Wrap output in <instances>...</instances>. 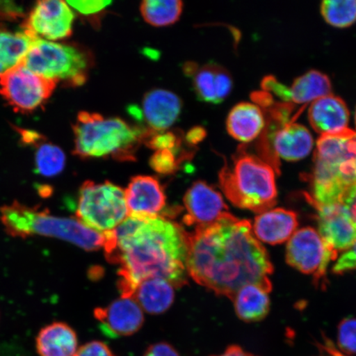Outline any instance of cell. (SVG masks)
<instances>
[{
  "label": "cell",
  "instance_id": "obj_4",
  "mask_svg": "<svg viewBox=\"0 0 356 356\" xmlns=\"http://www.w3.org/2000/svg\"><path fill=\"white\" fill-rule=\"evenodd\" d=\"M0 222L12 238L38 235L59 238L87 251L99 250L105 243L104 234L88 228L77 218L51 216L47 209L31 207L17 200L0 207Z\"/></svg>",
  "mask_w": 356,
  "mask_h": 356
},
{
  "label": "cell",
  "instance_id": "obj_24",
  "mask_svg": "<svg viewBox=\"0 0 356 356\" xmlns=\"http://www.w3.org/2000/svg\"><path fill=\"white\" fill-rule=\"evenodd\" d=\"M332 86L327 74L312 70L297 78L289 87L291 104H307L325 96L332 95Z\"/></svg>",
  "mask_w": 356,
  "mask_h": 356
},
{
  "label": "cell",
  "instance_id": "obj_32",
  "mask_svg": "<svg viewBox=\"0 0 356 356\" xmlns=\"http://www.w3.org/2000/svg\"><path fill=\"white\" fill-rule=\"evenodd\" d=\"M71 8H74L83 15L90 16L97 15L106 8H108L111 1L108 0H79V1H67Z\"/></svg>",
  "mask_w": 356,
  "mask_h": 356
},
{
  "label": "cell",
  "instance_id": "obj_41",
  "mask_svg": "<svg viewBox=\"0 0 356 356\" xmlns=\"http://www.w3.org/2000/svg\"><path fill=\"white\" fill-rule=\"evenodd\" d=\"M355 127H356V110H355Z\"/></svg>",
  "mask_w": 356,
  "mask_h": 356
},
{
  "label": "cell",
  "instance_id": "obj_23",
  "mask_svg": "<svg viewBox=\"0 0 356 356\" xmlns=\"http://www.w3.org/2000/svg\"><path fill=\"white\" fill-rule=\"evenodd\" d=\"M269 293L267 289L254 284L240 289L232 300L238 317L247 323L264 319L270 311Z\"/></svg>",
  "mask_w": 356,
  "mask_h": 356
},
{
  "label": "cell",
  "instance_id": "obj_39",
  "mask_svg": "<svg viewBox=\"0 0 356 356\" xmlns=\"http://www.w3.org/2000/svg\"><path fill=\"white\" fill-rule=\"evenodd\" d=\"M6 69L4 68V66L2 65L1 62H0V74H3Z\"/></svg>",
  "mask_w": 356,
  "mask_h": 356
},
{
  "label": "cell",
  "instance_id": "obj_11",
  "mask_svg": "<svg viewBox=\"0 0 356 356\" xmlns=\"http://www.w3.org/2000/svg\"><path fill=\"white\" fill-rule=\"evenodd\" d=\"M74 13L63 0H44L35 4L22 31L33 39L55 42L68 38L73 32Z\"/></svg>",
  "mask_w": 356,
  "mask_h": 356
},
{
  "label": "cell",
  "instance_id": "obj_31",
  "mask_svg": "<svg viewBox=\"0 0 356 356\" xmlns=\"http://www.w3.org/2000/svg\"><path fill=\"white\" fill-rule=\"evenodd\" d=\"M149 148L158 150H172L177 153L181 139L171 131L150 132L145 140Z\"/></svg>",
  "mask_w": 356,
  "mask_h": 356
},
{
  "label": "cell",
  "instance_id": "obj_25",
  "mask_svg": "<svg viewBox=\"0 0 356 356\" xmlns=\"http://www.w3.org/2000/svg\"><path fill=\"white\" fill-rule=\"evenodd\" d=\"M35 40L24 31L13 33L0 28V62L4 68L7 70L19 64L28 54Z\"/></svg>",
  "mask_w": 356,
  "mask_h": 356
},
{
  "label": "cell",
  "instance_id": "obj_14",
  "mask_svg": "<svg viewBox=\"0 0 356 356\" xmlns=\"http://www.w3.org/2000/svg\"><path fill=\"white\" fill-rule=\"evenodd\" d=\"M95 317L101 331L111 338L131 336L140 330L145 321L140 307L131 298L124 297L104 308L96 309Z\"/></svg>",
  "mask_w": 356,
  "mask_h": 356
},
{
  "label": "cell",
  "instance_id": "obj_19",
  "mask_svg": "<svg viewBox=\"0 0 356 356\" xmlns=\"http://www.w3.org/2000/svg\"><path fill=\"white\" fill-rule=\"evenodd\" d=\"M309 121L314 130L321 135L340 131L348 128L350 111L341 97L325 96L312 102Z\"/></svg>",
  "mask_w": 356,
  "mask_h": 356
},
{
  "label": "cell",
  "instance_id": "obj_5",
  "mask_svg": "<svg viewBox=\"0 0 356 356\" xmlns=\"http://www.w3.org/2000/svg\"><path fill=\"white\" fill-rule=\"evenodd\" d=\"M275 173L273 167L264 159L239 147L232 164L225 163L222 168L220 185L234 206L260 213L277 204Z\"/></svg>",
  "mask_w": 356,
  "mask_h": 356
},
{
  "label": "cell",
  "instance_id": "obj_10",
  "mask_svg": "<svg viewBox=\"0 0 356 356\" xmlns=\"http://www.w3.org/2000/svg\"><path fill=\"white\" fill-rule=\"evenodd\" d=\"M337 254L318 231L311 227L297 230L286 248L289 265L302 273L313 275L318 282L325 278L329 264Z\"/></svg>",
  "mask_w": 356,
  "mask_h": 356
},
{
  "label": "cell",
  "instance_id": "obj_17",
  "mask_svg": "<svg viewBox=\"0 0 356 356\" xmlns=\"http://www.w3.org/2000/svg\"><path fill=\"white\" fill-rule=\"evenodd\" d=\"M140 118L145 120L148 130L165 131L175 124L181 111V100L175 92L157 88L147 92L142 102Z\"/></svg>",
  "mask_w": 356,
  "mask_h": 356
},
{
  "label": "cell",
  "instance_id": "obj_18",
  "mask_svg": "<svg viewBox=\"0 0 356 356\" xmlns=\"http://www.w3.org/2000/svg\"><path fill=\"white\" fill-rule=\"evenodd\" d=\"M298 224L296 213L277 208L260 213L252 229L258 241L275 245L289 241L296 232Z\"/></svg>",
  "mask_w": 356,
  "mask_h": 356
},
{
  "label": "cell",
  "instance_id": "obj_33",
  "mask_svg": "<svg viewBox=\"0 0 356 356\" xmlns=\"http://www.w3.org/2000/svg\"><path fill=\"white\" fill-rule=\"evenodd\" d=\"M356 270V241L342 254L334 265L332 270L336 274H343Z\"/></svg>",
  "mask_w": 356,
  "mask_h": 356
},
{
  "label": "cell",
  "instance_id": "obj_38",
  "mask_svg": "<svg viewBox=\"0 0 356 356\" xmlns=\"http://www.w3.org/2000/svg\"><path fill=\"white\" fill-rule=\"evenodd\" d=\"M213 356H257L247 353L238 346H230L227 348L224 353Z\"/></svg>",
  "mask_w": 356,
  "mask_h": 356
},
{
  "label": "cell",
  "instance_id": "obj_37",
  "mask_svg": "<svg viewBox=\"0 0 356 356\" xmlns=\"http://www.w3.org/2000/svg\"><path fill=\"white\" fill-rule=\"evenodd\" d=\"M206 135L207 132L204 128L200 127H194L186 134V140L189 145H197L204 139Z\"/></svg>",
  "mask_w": 356,
  "mask_h": 356
},
{
  "label": "cell",
  "instance_id": "obj_35",
  "mask_svg": "<svg viewBox=\"0 0 356 356\" xmlns=\"http://www.w3.org/2000/svg\"><path fill=\"white\" fill-rule=\"evenodd\" d=\"M143 356H180L177 350L167 342H159L147 348Z\"/></svg>",
  "mask_w": 356,
  "mask_h": 356
},
{
  "label": "cell",
  "instance_id": "obj_3",
  "mask_svg": "<svg viewBox=\"0 0 356 356\" xmlns=\"http://www.w3.org/2000/svg\"><path fill=\"white\" fill-rule=\"evenodd\" d=\"M356 133L324 134L318 138L312 175L314 206L346 204L356 194Z\"/></svg>",
  "mask_w": 356,
  "mask_h": 356
},
{
  "label": "cell",
  "instance_id": "obj_28",
  "mask_svg": "<svg viewBox=\"0 0 356 356\" xmlns=\"http://www.w3.org/2000/svg\"><path fill=\"white\" fill-rule=\"evenodd\" d=\"M320 11L324 20L335 28H348L356 22L355 0H326Z\"/></svg>",
  "mask_w": 356,
  "mask_h": 356
},
{
  "label": "cell",
  "instance_id": "obj_21",
  "mask_svg": "<svg viewBox=\"0 0 356 356\" xmlns=\"http://www.w3.org/2000/svg\"><path fill=\"white\" fill-rule=\"evenodd\" d=\"M40 356H74L78 350L76 333L68 324L55 322L40 330L35 338Z\"/></svg>",
  "mask_w": 356,
  "mask_h": 356
},
{
  "label": "cell",
  "instance_id": "obj_36",
  "mask_svg": "<svg viewBox=\"0 0 356 356\" xmlns=\"http://www.w3.org/2000/svg\"><path fill=\"white\" fill-rule=\"evenodd\" d=\"M22 15L21 8L13 2H0V17L15 19Z\"/></svg>",
  "mask_w": 356,
  "mask_h": 356
},
{
  "label": "cell",
  "instance_id": "obj_30",
  "mask_svg": "<svg viewBox=\"0 0 356 356\" xmlns=\"http://www.w3.org/2000/svg\"><path fill=\"white\" fill-rule=\"evenodd\" d=\"M179 163L178 154L172 150L155 151L149 160L153 170L163 175L175 173L179 167Z\"/></svg>",
  "mask_w": 356,
  "mask_h": 356
},
{
  "label": "cell",
  "instance_id": "obj_27",
  "mask_svg": "<svg viewBox=\"0 0 356 356\" xmlns=\"http://www.w3.org/2000/svg\"><path fill=\"white\" fill-rule=\"evenodd\" d=\"M34 147L35 170L38 175L44 177H53L63 172L66 156L59 146L49 143L43 137Z\"/></svg>",
  "mask_w": 356,
  "mask_h": 356
},
{
  "label": "cell",
  "instance_id": "obj_12",
  "mask_svg": "<svg viewBox=\"0 0 356 356\" xmlns=\"http://www.w3.org/2000/svg\"><path fill=\"white\" fill-rule=\"evenodd\" d=\"M186 225L202 227L210 225L229 213L224 199L206 181H195L184 195Z\"/></svg>",
  "mask_w": 356,
  "mask_h": 356
},
{
  "label": "cell",
  "instance_id": "obj_20",
  "mask_svg": "<svg viewBox=\"0 0 356 356\" xmlns=\"http://www.w3.org/2000/svg\"><path fill=\"white\" fill-rule=\"evenodd\" d=\"M265 127L264 111L251 102H240L234 106L226 120L227 131L234 140L242 143L257 139Z\"/></svg>",
  "mask_w": 356,
  "mask_h": 356
},
{
  "label": "cell",
  "instance_id": "obj_22",
  "mask_svg": "<svg viewBox=\"0 0 356 356\" xmlns=\"http://www.w3.org/2000/svg\"><path fill=\"white\" fill-rule=\"evenodd\" d=\"M175 298V286L172 284L161 278H149L138 284L131 299L147 313L160 314L170 308Z\"/></svg>",
  "mask_w": 356,
  "mask_h": 356
},
{
  "label": "cell",
  "instance_id": "obj_8",
  "mask_svg": "<svg viewBox=\"0 0 356 356\" xmlns=\"http://www.w3.org/2000/svg\"><path fill=\"white\" fill-rule=\"evenodd\" d=\"M76 216L97 232H111L128 217L124 191L110 181H86L79 189Z\"/></svg>",
  "mask_w": 356,
  "mask_h": 356
},
{
  "label": "cell",
  "instance_id": "obj_26",
  "mask_svg": "<svg viewBox=\"0 0 356 356\" xmlns=\"http://www.w3.org/2000/svg\"><path fill=\"white\" fill-rule=\"evenodd\" d=\"M184 3L180 0H145L140 4V13L146 22L154 26L175 24L182 13Z\"/></svg>",
  "mask_w": 356,
  "mask_h": 356
},
{
  "label": "cell",
  "instance_id": "obj_40",
  "mask_svg": "<svg viewBox=\"0 0 356 356\" xmlns=\"http://www.w3.org/2000/svg\"><path fill=\"white\" fill-rule=\"evenodd\" d=\"M355 179H356V161H355Z\"/></svg>",
  "mask_w": 356,
  "mask_h": 356
},
{
  "label": "cell",
  "instance_id": "obj_29",
  "mask_svg": "<svg viewBox=\"0 0 356 356\" xmlns=\"http://www.w3.org/2000/svg\"><path fill=\"white\" fill-rule=\"evenodd\" d=\"M337 346L341 353L356 355V319L346 318L338 327Z\"/></svg>",
  "mask_w": 356,
  "mask_h": 356
},
{
  "label": "cell",
  "instance_id": "obj_15",
  "mask_svg": "<svg viewBox=\"0 0 356 356\" xmlns=\"http://www.w3.org/2000/svg\"><path fill=\"white\" fill-rule=\"evenodd\" d=\"M124 197L128 216L138 219H154L166 207V195L160 182L150 176L131 178Z\"/></svg>",
  "mask_w": 356,
  "mask_h": 356
},
{
  "label": "cell",
  "instance_id": "obj_9",
  "mask_svg": "<svg viewBox=\"0 0 356 356\" xmlns=\"http://www.w3.org/2000/svg\"><path fill=\"white\" fill-rule=\"evenodd\" d=\"M57 82L35 74L19 62L0 74V95L20 113L38 108L52 95Z\"/></svg>",
  "mask_w": 356,
  "mask_h": 356
},
{
  "label": "cell",
  "instance_id": "obj_13",
  "mask_svg": "<svg viewBox=\"0 0 356 356\" xmlns=\"http://www.w3.org/2000/svg\"><path fill=\"white\" fill-rule=\"evenodd\" d=\"M318 211V231L337 252L346 251L356 241V224L345 204L314 206Z\"/></svg>",
  "mask_w": 356,
  "mask_h": 356
},
{
  "label": "cell",
  "instance_id": "obj_34",
  "mask_svg": "<svg viewBox=\"0 0 356 356\" xmlns=\"http://www.w3.org/2000/svg\"><path fill=\"white\" fill-rule=\"evenodd\" d=\"M74 356H115L104 342L93 341L80 347Z\"/></svg>",
  "mask_w": 356,
  "mask_h": 356
},
{
  "label": "cell",
  "instance_id": "obj_2",
  "mask_svg": "<svg viewBox=\"0 0 356 356\" xmlns=\"http://www.w3.org/2000/svg\"><path fill=\"white\" fill-rule=\"evenodd\" d=\"M105 235L106 260L119 265V291L131 298L138 284L161 278L175 287L188 280V233L161 216L138 219L128 216Z\"/></svg>",
  "mask_w": 356,
  "mask_h": 356
},
{
  "label": "cell",
  "instance_id": "obj_6",
  "mask_svg": "<svg viewBox=\"0 0 356 356\" xmlns=\"http://www.w3.org/2000/svg\"><path fill=\"white\" fill-rule=\"evenodd\" d=\"M74 154L82 159L113 157L133 160L148 129L131 126L122 119L81 111L73 127Z\"/></svg>",
  "mask_w": 356,
  "mask_h": 356
},
{
  "label": "cell",
  "instance_id": "obj_1",
  "mask_svg": "<svg viewBox=\"0 0 356 356\" xmlns=\"http://www.w3.org/2000/svg\"><path fill=\"white\" fill-rule=\"evenodd\" d=\"M188 275L216 295L232 300L240 289L251 284L271 291L273 266L248 220L229 212L188 233Z\"/></svg>",
  "mask_w": 356,
  "mask_h": 356
},
{
  "label": "cell",
  "instance_id": "obj_16",
  "mask_svg": "<svg viewBox=\"0 0 356 356\" xmlns=\"http://www.w3.org/2000/svg\"><path fill=\"white\" fill-rule=\"evenodd\" d=\"M185 73L193 79L198 99L208 104H221L232 91L233 79L229 71L213 62L202 67L189 63L185 66Z\"/></svg>",
  "mask_w": 356,
  "mask_h": 356
},
{
  "label": "cell",
  "instance_id": "obj_7",
  "mask_svg": "<svg viewBox=\"0 0 356 356\" xmlns=\"http://www.w3.org/2000/svg\"><path fill=\"white\" fill-rule=\"evenodd\" d=\"M90 61L87 53L78 47L37 39L20 62L44 78L81 86L88 79Z\"/></svg>",
  "mask_w": 356,
  "mask_h": 356
}]
</instances>
